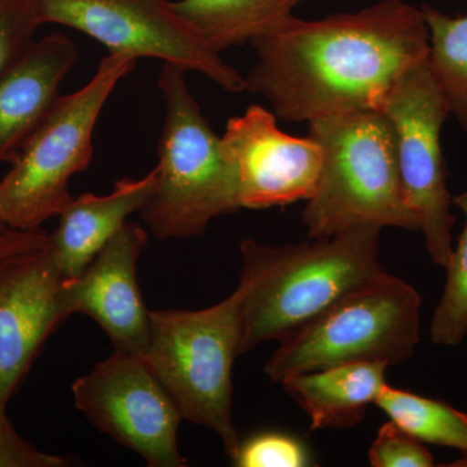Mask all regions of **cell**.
<instances>
[{
  "label": "cell",
  "mask_w": 467,
  "mask_h": 467,
  "mask_svg": "<svg viewBox=\"0 0 467 467\" xmlns=\"http://www.w3.org/2000/svg\"><path fill=\"white\" fill-rule=\"evenodd\" d=\"M135 66V58L109 54L84 88L55 100L0 181V221L8 229H39L73 201L67 183L90 164L104 104Z\"/></svg>",
  "instance_id": "5b68a950"
},
{
  "label": "cell",
  "mask_w": 467,
  "mask_h": 467,
  "mask_svg": "<svg viewBox=\"0 0 467 467\" xmlns=\"http://www.w3.org/2000/svg\"><path fill=\"white\" fill-rule=\"evenodd\" d=\"M380 232L356 226L281 247L243 241L241 355L269 340L282 342L350 291L383 275Z\"/></svg>",
  "instance_id": "7a4b0ae2"
},
{
  "label": "cell",
  "mask_w": 467,
  "mask_h": 467,
  "mask_svg": "<svg viewBox=\"0 0 467 467\" xmlns=\"http://www.w3.org/2000/svg\"><path fill=\"white\" fill-rule=\"evenodd\" d=\"M76 407L150 467H182L178 426L183 420L142 358L116 352L72 386Z\"/></svg>",
  "instance_id": "30bf717a"
},
{
  "label": "cell",
  "mask_w": 467,
  "mask_h": 467,
  "mask_svg": "<svg viewBox=\"0 0 467 467\" xmlns=\"http://www.w3.org/2000/svg\"><path fill=\"white\" fill-rule=\"evenodd\" d=\"M308 124L324 158L317 189L301 213L309 239L356 226L418 232L402 190L395 133L382 110L321 117Z\"/></svg>",
  "instance_id": "3957f363"
},
{
  "label": "cell",
  "mask_w": 467,
  "mask_h": 467,
  "mask_svg": "<svg viewBox=\"0 0 467 467\" xmlns=\"http://www.w3.org/2000/svg\"><path fill=\"white\" fill-rule=\"evenodd\" d=\"M69 462L57 454L36 450L17 434L7 416H0V467H64Z\"/></svg>",
  "instance_id": "cb8c5ba5"
},
{
  "label": "cell",
  "mask_w": 467,
  "mask_h": 467,
  "mask_svg": "<svg viewBox=\"0 0 467 467\" xmlns=\"http://www.w3.org/2000/svg\"><path fill=\"white\" fill-rule=\"evenodd\" d=\"M66 282L48 244L0 263V416L43 343L69 317Z\"/></svg>",
  "instance_id": "7c38bea8"
},
{
  "label": "cell",
  "mask_w": 467,
  "mask_h": 467,
  "mask_svg": "<svg viewBox=\"0 0 467 467\" xmlns=\"http://www.w3.org/2000/svg\"><path fill=\"white\" fill-rule=\"evenodd\" d=\"M184 75L182 67L164 63L158 79L165 104L158 186L140 216L159 239L202 235L214 218L241 209L235 164Z\"/></svg>",
  "instance_id": "277c9868"
},
{
  "label": "cell",
  "mask_w": 467,
  "mask_h": 467,
  "mask_svg": "<svg viewBox=\"0 0 467 467\" xmlns=\"http://www.w3.org/2000/svg\"><path fill=\"white\" fill-rule=\"evenodd\" d=\"M234 462L241 467H304L309 465V457L296 439L263 434L241 445Z\"/></svg>",
  "instance_id": "603a6c76"
},
{
  "label": "cell",
  "mask_w": 467,
  "mask_h": 467,
  "mask_svg": "<svg viewBox=\"0 0 467 467\" xmlns=\"http://www.w3.org/2000/svg\"><path fill=\"white\" fill-rule=\"evenodd\" d=\"M149 235L126 223L82 275L64 285L67 315L88 316L106 331L116 352L144 358L150 343V310L137 282V264Z\"/></svg>",
  "instance_id": "4fadbf2b"
},
{
  "label": "cell",
  "mask_w": 467,
  "mask_h": 467,
  "mask_svg": "<svg viewBox=\"0 0 467 467\" xmlns=\"http://www.w3.org/2000/svg\"><path fill=\"white\" fill-rule=\"evenodd\" d=\"M48 244V233L42 227L34 230L8 229L0 235V263L17 254L41 250Z\"/></svg>",
  "instance_id": "d4e9b609"
},
{
  "label": "cell",
  "mask_w": 467,
  "mask_h": 467,
  "mask_svg": "<svg viewBox=\"0 0 467 467\" xmlns=\"http://www.w3.org/2000/svg\"><path fill=\"white\" fill-rule=\"evenodd\" d=\"M158 186V169L140 180L122 178L109 195L73 198L58 216L60 223L48 234V250L67 282L73 281L95 259L101 248L140 212Z\"/></svg>",
  "instance_id": "9a60e30c"
},
{
  "label": "cell",
  "mask_w": 467,
  "mask_h": 467,
  "mask_svg": "<svg viewBox=\"0 0 467 467\" xmlns=\"http://www.w3.org/2000/svg\"><path fill=\"white\" fill-rule=\"evenodd\" d=\"M76 61L72 39L51 34L34 41L0 76V164L16 158L57 99L58 88Z\"/></svg>",
  "instance_id": "5bb4252c"
},
{
  "label": "cell",
  "mask_w": 467,
  "mask_h": 467,
  "mask_svg": "<svg viewBox=\"0 0 467 467\" xmlns=\"http://www.w3.org/2000/svg\"><path fill=\"white\" fill-rule=\"evenodd\" d=\"M420 9L430 33L427 64L467 137V16H448L427 3Z\"/></svg>",
  "instance_id": "d6986e66"
},
{
  "label": "cell",
  "mask_w": 467,
  "mask_h": 467,
  "mask_svg": "<svg viewBox=\"0 0 467 467\" xmlns=\"http://www.w3.org/2000/svg\"><path fill=\"white\" fill-rule=\"evenodd\" d=\"M251 45L257 60L245 90L279 119L309 122L382 110L399 79L429 57L430 33L422 9L380 0L321 20L292 15Z\"/></svg>",
  "instance_id": "6da1fadb"
},
{
  "label": "cell",
  "mask_w": 467,
  "mask_h": 467,
  "mask_svg": "<svg viewBox=\"0 0 467 467\" xmlns=\"http://www.w3.org/2000/svg\"><path fill=\"white\" fill-rule=\"evenodd\" d=\"M387 368L380 362H353L295 374L279 383L308 414L313 430L349 429L376 404L387 384Z\"/></svg>",
  "instance_id": "2e32d148"
},
{
  "label": "cell",
  "mask_w": 467,
  "mask_h": 467,
  "mask_svg": "<svg viewBox=\"0 0 467 467\" xmlns=\"http://www.w3.org/2000/svg\"><path fill=\"white\" fill-rule=\"evenodd\" d=\"M303 0H178L175 11L217 54L259 38Z\"/></svg>",
  "instance_id": "e0dca14e"
},
{
  "label": "cell",
  "mask_w": 467,
  "mask_h": 467,
  "mask_svg": "<svg viewBox=\"0 0 467 467\" xmlns=\"http://www.w3.org/2000/svg\"><path fill=\"white\" fill-rule=\"evenodd\" d=\"M453 204L463 212L466 223L445 266L447 279L430 328L432 342L444 347L459 346L467 337V190L454 196Z\"/></svg>",
  "instance_id": "ffe728a7"
},
{
  "label": "cell",
  "mask_w": 467,
  "mask_h": 467,
  "mask_svg": "<svg viewBox=\"0 0 467 467\" xmlns=\"http://www.w3.org/2000/svg\"><path fill=\"white\" fill-rule=\"evenodd\" d=\"M223 140L238 175L239 207H278L315 195L322 149L312 137L284 133L275 113L252 104L227 121Z\"/></svg>",
  "instance_id": "8fae6325"
},
{
  "label": "cell",
  "mask_w": 467,
  "mask_h": 467,
  "mask_svg": "<svg viewBox=\"0 0 467 467\" xmlns=\"http://www.w3.org/2000/svg\"><path fill=\"white\" fill-rule=\"evenodd\" d=\"M241 290L202 310L150 312L144 362L183 420L216 432L232 459L241 442L233 423L234 359L241 355Z\"/></svg>",
  "instance_id": "8992f818"
},
{
  "label": "cell",
  "mask_w": 467,
  "mask_h": 467,
  "mask_svg": "<svg viewBox=\"0 0 467 467\" xmlns=\"http://www.w3.org/2000/svg\"><path fill=\"white\" fill-rule=\"evenodd\" d=\"M368 460L374 467H431L435 459L429 450L396 423L380 427L376 441L368 451Z\"/></svg>",
  "instance_id": "7402d4cb"
},
{
  "label": "cell",
  "mask_w": 467,
  "mask_h": 467,
  "mask_svg": "<svg viewBox=\"0 0 467 467\" xmlns=\"http://www.w3.org/2000/svg\"><path fill=\"white\" fill-rule=\"evenodd\" d=\"M382 112L391 122L399 171L409 208L416 214L430 257L445 267L453 254V198L447 184L441 129L450 106L427 60L399 79Z\"/></svg>",
  "instance_id": "9c48e42d"
},
{
  "label": "cell",
  "mask_w": 467,
  "mask_h": 467,
  "mask_svg": "<svg viewBox=\"0 0 467 467\" xmlns=\"http://www.w3.org/2000/svg\"><path fill=\"white\" fill-rule=\"evenodd\" d=\"M420 304L413 285L384 272L279 342L264 370L281 382L353 362L404 364L420 343Z\"/></svg>",
  "instance_id": "52a82bcc"
},
{
  "label": "cell",
  "mask_w": 467,
  "mask_h": 467,
  "mask_svg": "<svg viewBox=\"0 0 467 467\" xmlns=\"http://www.w3.org/2000/svg\"><path fill=\"white\" fill-rule=\"evenodd\" d=\"M8 227L5 225V223L0 221V235H2L3 233L7 232Z\"/></svg>",
  "instance_id": "484cf974"
},
{
  "label": "cell",
  "mask_w": 467,
  "mask_h": 467,
  "mask_svg": "<svg viewBox=\"0 0 467 467\" xmlns=\"http://www.w3.org/2000/svg\"><path fill=\"white\" fill-rule=\"evenodd\" d=\"M39 26L32 0H0V76L26 54Z\"/></svg>",
  "instance_id": "44dd1931"
},
{
  "label": "cell",
  "mask_w": 467,
  "mask_h": 467,
  "mask_svg": "<svg viewBox=\"0 0 467 467\" xmlns=\"http://www.w3.org/2000/svg\"><path fill=\"white\" fill-rule=\"evenodd\" d=\"M376 404L393 423L429 444L460 451L467 460V414L447 402L386 384Z\"/></svg>",
  "instance_id": "ac0fdd59"
},
{
  "label": "cell",
  "mask_w": 467,
  "mask_h": 467,
  "mask_svg": "<svg viewBox=\"0 0 467 467\" xmlns=\"http://www.w3.org/2000/svg\"><path fill=\"white\" fill-rule=\"evenodd\" d=\"M41 26L78 30L109 54L158 58L198 72L229 92L245 90V78L208 47L169 0H32Z\"/></svg>",
  "instance_id": "ba28073f"
}]
</instances>
